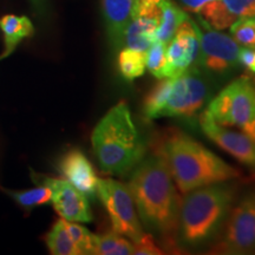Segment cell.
Listing matches in <instances>:
<instances>
[{
	"mask_svg": "<svg viewBox=\"0 0 255 255\" xmlns=\"http://www.w3.org/2000/svg\"><path fill=\"white\" fill-rule=\"evenodd\" d=\"M235 200V190L227 182H218L184 194L178 214L177 244L199 248L213 240L227 220Z\"/></svg>",
	"mask_w": 255,
	"mask_h": 255,
	"instance_id": "277c9868",
	"label": "cell"
},
{
	"mask_svg": "<svg viewBox=\"0 0 255 255\" xmlns=\"http://www.w3.org/2000/svg\"><path fill=\"white\" fill-rule=\"evenodd\" d=\"M239 63L250 71L255 73V49L252 47H240L239 51Z\"/></svg>",
	"mask_w": 255,
	"mask_h": 255,
	"instance_id": "83f0119b",
	"label": "cell"
},
{
	"mask_svg": "<svg viewBox=\"0 0 255 255\" xmlns=\"http://www.w3.org/2000/svg\"><path fill=\"white\" fill-rule=\"evenodd\" d=\"M105 30L114 49L123 47V37L131 20L133 0H101Z\"/></svg>",
	"mask_w": 255,
	"mask_h": 255,
	"instance_id": "9a60e30c",
	"label": "cell"
},
{
	"mask_svg": "<svg viewBox=\"0 0 255 255\" xmlns=\"http://www.w3.org/2000/svg\"><path fill=\"white\" fill-rule=\"evenodd\" d=\"M161 21L155 34V40L168 44L173 39L175 32L182 21L189 17L187 12L171 1V0H161Z\"/></svg>",
	"mask_w": 255,
	"mask_h": 255,
	"instance_id": "ac0fdd59",
	"label": "cell"
},
{
	"mask_svg": "<svg viewBox=\"0 0 255 255\" xmlns=\"http://www.w3.org/2000/svg\"><path fill=\"white\" fill-rule=\"evenodd\" d=\"M51 189L53 208L60 218L70 222H91L92 212L88 197L63 178L43 177V183Z\"/></svg>",
	"mask_w": 255,
	"mask_h": 255,
	"instance_id": "7c38bea8",
	"label": "cell"
},
{
	"mask_svg": "<svg viewBox=\"0 0 255 255\" xmlns=\"http://www.w3.org/2000/svg\"><path fill=\"white\" fill-rule=\"evenodd\" d=\"M6 193L25 210H31L36 207L47 205L51 202V189L45 184L27 190H6Z\"/></svg>",
	"mask_w": 255,
	"mask_h": 255,
	"instance_id": "603a6c76",
	"label": "cell"
},
{
	"mask_svg": "<svg viewBox=\"0 0 255 255\" xmlns=\"http://www.w3.org/2000/svg\"><path fill=\"white\" fill-rule=\"evenodd\" d=\"M132 244L133 254L136 255H159L163 253L161 248L155 244L154 235H151L150 233H145L141 240L132 242Z\"/></svg>",
	"mask_w": 255,
	"mask_h": 255,
	"instance_id": "4316f807",
	"label": "cell"
},
{
	"mask_svg": "<svg viewBox=\"0 0 255 255\" xmlns=\"http://www.w3.org/2000/svg\"><path fill=\"white\" fill-rule=\"evenodd\" d=\"M0 30L4 34V56L11 55L21 40L31 37L34 33L33 24L25 15H4L0 19Z\"/></svg>",
	"mask_w": 255,
	"mask_h": 255,
	"instance_id": "2e32d148",
	"label": "cell"
},
{
	"mask_svg": "<svg viewBox=\"0 0 255 255\" xmlns=\"http://www.w3.org/2000/svg\"><path fill=\"white\" fill-rule=\"evenodd\" d=\"M200 126L202 131L220 148L231 154L239 162L255 170V141L242 131H235L216 123L205 110L200 115Z\"/></svg>",
	"mask_w": 255,
	"mask_h": 255,
	"instance_id": "8fae6325",
	"label": "cell"
},
{
	"mask_svg": "<svg viewBox=\"0 0 255 255\" xmlns=\"http://www.w3.org/2000/svg\"><path fill=\"white\" fill-rule=\"evenodd\" d=\"M158 25L142 19L131 18L124 32L123 46L129 49L146 52V50L155 41V34Z\"/></svg>",
	"mask_w": 255,
	"mask_h": 255,
	"instance_id": "e0dca14e",
	"label": "cell"
},
{
	"mask_svg": "<svg viewBox=\"0 0 255 255\" xmlns=\"http://www.w3.org/2000/svg\"><path fill=\"white\" fill-rule=\"evenodd\" d=\"M58 169L64 180L84 194L88 199L97 196L98 178L94 165L79 149H70L59 159Z\"/></svg>",
	"mask_w": 255,
	"mask_h": 255,
	"instance_id": "4fadbf2b",
	"label": "cell"
},
{
	"mask_svg": "<svg viewBox=\"0 0 255 255\" xmlns=\"http://www.w3.org/2000/svg\"><path fill=\"white\" fill-rule=\"evenodd\" d=\"M46 246L53 255H82L81 251L72 240L69 229L66 227V220L57 221L46 235Z\"/></svg>",
	"mask_w": 255,
	"mask_h": 255,
	"instance_id": "d6986e66",
	"label": "cell"
},
{
	"mask_svg": "<svg viewBox=\"0 0 255 255\" xmlns=\"http://www.w3.org/2000/svg\"><path fill=\"white\" fill-rule=\"evenodd\" d=\"M117 68L121 75L128 82L141 77L146 70L145 64V52L129 49V47H122L119 53L117 59Z\"/></svg>",
	"mask_w": 255,
	"mask_h": 255,
	"instance_id": "7402d4cb",
	"label": "cell"
},
{
	"mask_svg": "<svg viewBox=\"0 0 255 255\" xmlns=\"http://www.w3.org/2000/svg\"><path fill=\"white\" fill-rule=\"evenodd\" d=\"M131 191L142 227L169 246L177 245L181 197L159 152L144 157L130 173Z\"/></svg>",
	"mask_w": 255,
	"mask_h": 255,
	"instance_id": "6da1fadb",
	"label": "cell"
},
{
	"mask_svg": "<svg viewBox=\"0 0 255 255\" xmlns=\"http://www.w3.org/2000/svg\"><path fill=\"white\" fill-rule=\"evenodd\" d=\"M28 1L38 14L45 13L47 6H49V0H28Z\"/></svg>",
	"mask_w": 255,
	"mask_h": 255,
	"instance_id": "f546056e",
	"label": "cell"
},
{
	"mask_svg": "<svg viewBox=\"0 0 255 255\" xmlns=\"http://www.w3.org/2000/svg\"><path fill=\"white\" fill-rule=\"evenodd\" d=\"M197 14L209 27L221 31L231 27L238 19L255 17V0H214Z\"/></svg>",
	"mask_w": 255,
	"mask_h": 255,
	"instance_id": "5bb4252c",
	"label": "cell"
},
{
	"mask_svg": "<svg viewBox=\"0 0 255 255\" xmlns=\"http://www.w3.org/2000/svg\"><path fill=\"white\" fill-rule=\"evenodd\" d=\"M146 70L157 79L165 77L167 70V44L155 40L145 52Z\"/></svg>",
	"mask_w": 255,
	"mask_h": 255,
	"instance_id": "cb8c5ba5",
	"label": "cell"
},
{
	"mask_svg": "<svg viewBox=\"0 0 255 255\" xmlns=\"http://www.w3.org/2000/svg\"><path fill=\"white\" fill-rule=\"evenodd\" d=\"M207 111L216 123L235 127L255 141V85L240 77L213 98Z\"/></svg>",
	"mask_w": 255,
	"mask_h": 255,
	"instance_id": "5b68a950",
	"label": "cell"
},
{
	"mask_svg": "<svg viewBox=\"0 0 255 255\" xmlns=\"http://www.w3.org/2000/svg\"><path fill=\"white\" fill-rule=\"evenodd\" d=\"M229 30L233 39L239 45L255 49V17L238 19Z\"/></svg>",
	"mask_w": 255,
	"mask_h": 255,
	"instance_id": "d4e9b609",
	"label": "cell"
},
{
	"mask_svg": "<svg viewBox=\"0 0 255 255\" xmlns=\"http://www.w3.org/2000/svg\"><path fill=\"white\" fill-rule=\"evenodd\" d=\"M177 1L184 11L193 12V13H199V11L203 7V6L207 5L210 1H214V0H177Z\"/></svg>",
	"mask_w": 255,
	"mask_h": 255,
	"instance_id": "f1b7e54d",
	"label": "cell"
},
{
	"mask_svg": "<svg viewBox=\"0 0 255 255\" xmlns=\"http://www.w3.org/2000/svg\"><path fill=\"white\" fill-rule=\"evenodd\" d=\"M91 143L101 169L110 175L127 176L145 157L144 142L124 101L114 105L97 123Z\"/></svg>",
	"mask_w": 255,
	"mask_h": 255,
	"instance_id": "3957f363",
	"label": "cell"
},
{
	"mask_svg": "<svg viewBox=\"0 0 255 255\" xmlns=\"http://www.w3.org/2000/svg\"><path fill=\"white\" fill-rule=\"evenodd\" d=\"M180 193L218 182H228L240 176V171L187 133L171 131L159 146Z\"/></svg>",
	"mask_w": 255,
	"mask_h": 255,
	"instance_id": "7a4b0ae2",
	"label": "cell"
},
{
	"mask_svg": "<svg viewBox=\"0 0 255 255\" xmlns=\"http://www.w3.org/2000/svg\"><path fill=\"white\" fill-rule=\"evenodd\" d=\"M200 52L197 64L202 71L214 76H226L240 65V45L232 36L209 27L200 20Z\"/></svg>",
	"mask_w": 255,
	"mask_h": 255,
	"instance_id": "ba28073f",
	"label": "cell"
},
{
	"mask_svg": "<svg viewBox=\"0 0 255 255\" xmlns=\"http://www.w3.org/2000/svg\"><path fill=\"white\" fill-rule=\"evenodd\" d=\"M133 254V244L131 240L119 234L109 232L104 235H97L92 255H131Z\"/></svg>",
	"mask_w": 255,
	"mask_h": 255,
	"instance_id": "44dd1931",
	"label": "cell"
},
{
	"mask_svg": "<svg viewBox=\"0 0 255 255\" xmlns=\"http://www.w3.org/2000/svg\"><path fill=\"white\" fill-rule=\"evenodd\" d=\"M225 233L215 250L226 254L255 252V191H251L231 210Z\"/></svg>",
	"mask_w": 255,
	"mask_h": 255,
	"instance_id": "9c48e42d",
	"label": "cell"
},
{
	"mask_svg": "<svg viewBox=\"0 0 255 255\" xmlns=\"http://www.w3.org/2000/svg\"><path fill=\"white\" fill-rule=\"evenodd\" d=\"M161 13V0H133L131 18L159 25Z\"/></svg>",
	"mask_w": 255,
	"mask_h": 255,
	"instance_id": "484cf974",
	"label": "cell"
},
{
	"mask_svg": "<svg viewBox=\"0 0 255 255\" xmlns=\"http://www.w3.org/2000/svg\"><path fill=\"white\" fill-rule=\"evenodd\" d=\"M199 52V25L188 17L178 26L173 39L167 44L165 77L175 78L189 70L197 62Z\"/></svg>",
	"mask_w": 255,
	"mask_h": 255,
	"instance_id": "30bf717a",
	"label": "cell"
},
{
	"mask_svg": "<svg viewBox=\"0 0 255 255\" xmlns=\"http://www.w3.org/2000/svg\"><path fill=\"white\" fill-rule=\"evenodd\" d=\"M210 94L212 89L208 81L195 70H187L174 78L170 95L159 114V119H194L208 102Z\"/></svg>",
	"mask_w": 255,
	"mask_h": 255,
	"instance_id": "52a82bcc",
	"label": "cell"
},
{
	"mask_svg": "<svg viewBox=\"0 0 255 255\" xmlns=\"http://www.w3.org/2000/svg\"><path fill=\"white\" fill-rule=\"evenodd\" d=\"M97 196L109 214L113 231L132 242L141 240L145 233L143 232L129 186L113 178H100Z\"/></svg>",
	"mask_w": 255,
	"mask_h": 255,
	"instance_id": "8992f818",
	"label": "cell"
},
{
	"mask_svg": "<svg viewBox=\"0 0 255 255\" xmlns=\"http://www.w3.org/2000/svg\"><path fill=\"white\" fill-rule=\"evenodd\" d=\"M174 78L164 77L158 79V82L146 94L143 101V115L146 120H157L159 114L167 103L171 88H173Z\"/></svg>",
	"mask_w": 255,
	"mask_h": 255,
	"instance_id": "ffe728a7",
	"label": "cell"
}]
</instances>
